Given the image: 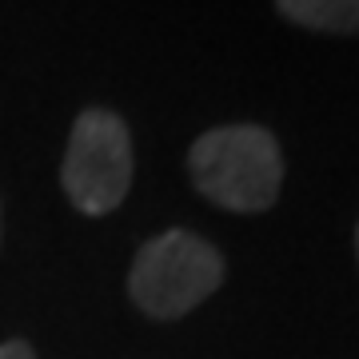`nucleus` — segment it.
Instances as JSON below:
<instances>
[{
  "mask_svg": "<svg viewBox=\"0 0 359 359\" xmlns=\"http://www.w3.org/2000/svg\"><path fill=\"white\" fill-rule=\"evenodd\" d=\"M188 176L204 200L228 212H268L280 200L283 152L268 128L228 124L192 144Z\"/></svg>",
  "mask_w": 359,
  "mask_h": 359,
  "instance_id": "1",
  "label": "nucleus"
},
{
  "mask_svg": "<svg viewBox=\"0 0 359 359\" xmlns=\"http://www.w3.org/2000/svg\"><path fill=\"white\" fill-rule=\"evenodd\" d=\"M224 283V256L196 231H160L128 271L132 304L152 320H180Z\"/></svg>",
  "mask_w": 359,
  "mask_h": 359,
  "instance_id": "2",
  "label": "nucleus"
},
{
  "mask_svg": "<svg viewBox=\"0 0 359 359\" xmlns=\"http://www.w3.org/2000/svg\"><path fill=\"white\" fill-rule=\"evenodd\" d=\"M60 184L84 216H108L124 204L132 188V136L116 112L84 108L76 116Z\"/></svg>",
  "mask_w": 359,
  "mask_h": 359,
  "instance_id": "3",
  "label": "nucleus"
},
{
  "mask_svg": "<svg viewBox=\"0 0 359 359\" xmlns=\"http://www.w3.org/2000/svg\"><path fill=\"white\" fill-rule=\"evenodd\" d=\"M276 8L283 20L311 32H335V36L359 32V0H276Z\"/></svg>",
  "mask_w": 359,
  "mask_h": 359,
  "instance_id": "4",
  "label": "nucleus"
},
{
  "mask_svg": "<svg viewBox=\"0 0 359 359\" xmlns=\"http://www.w3.org/2000/svg\"><path fill=\"white\" fill-rule=\"evenodd\" d=\"M0 359H36V351L25 339H8V344H0Z\"/></svg>",
  "mask_w": 359,
  "mask_h": 359,
  "instance_id": "5",
  "label": "nucleus"
},
{
  "mask_svg": "<svg viewBox=\"0 0 359 359\" xmlns=\"http://www.w3.org/2000/svg\"><path fill=\"white\" fill-rule=\"evenodd\" d=\"M355 252H359V228H355Z\"/></svg>",
  "mask_w": 359,
  "mask_h": 359,
  "instance_id": "6",
  "label": "nucleus"
}]
</instances>
